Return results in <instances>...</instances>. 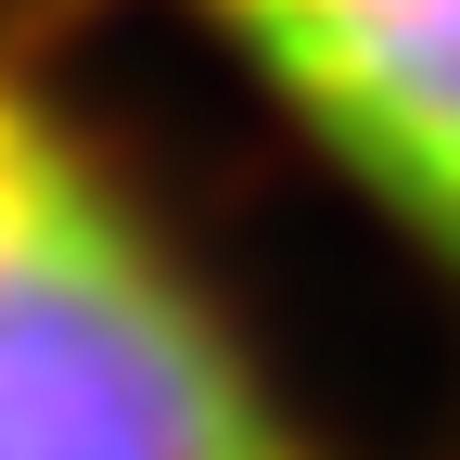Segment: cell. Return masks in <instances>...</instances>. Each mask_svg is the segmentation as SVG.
I'll list each match as a JSON object with an SVG mask.
<instances>
[{
  "instance_id": "cell-1",
  "label": "cell",
  "mask_w": 460,
  "mask_h": 460,
  "mask_svg": "<svg viewBox=\"0 0 460 460\" xmlns=\"http://www.w3.org/2000/svg\"><path fill=\"white\" fill-rule=\"evenodd\" d=\"M0 460H332L128 180L0 65Z\"/></svg>"
},
{
  "instance_id": "cell-2",
  "label": "cell",
  "mask_w": 460,
  "mask_h": 460,
  "mask_svg": "<svg viewBox=\"0 0 460 460\" xmlns=\"http://www.w3.org/2000/svg\"><path fill=\"white\" fill-rule=\"evenodd\" d=\"M281 115L460 269V0H192Z\"/></svg>"
}]
</instances>
